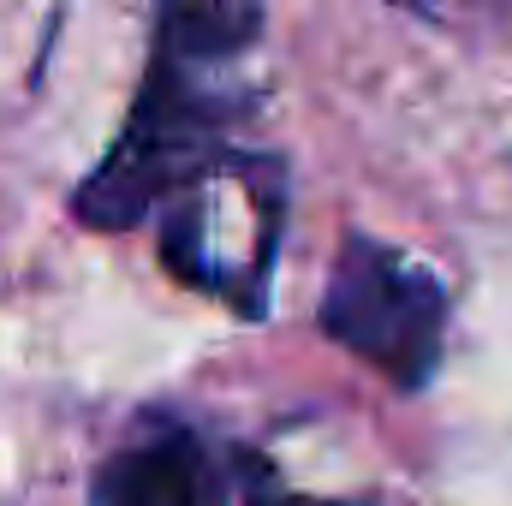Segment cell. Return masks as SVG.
<instances>
[{"mask_svg":"<svg viewBox=\"0 0 512 506\" xmlns=\"http://www.w3.org/2000/svg\"><path fill=\"white\" fill-rule=\"evenodd\" d=\"M262 30L256 6H173L155 24L149 78L137 90L120 143L78 185V221L102 233H126L149 215L155 197L179 191L203 161H215V137L239 120V90L215 84L209 66L233 60Z\"/></svg>","mask_w":512,"mask_h":506,"instance_id":"cell-1","label":"cell"},{"mask_svg":"<svg viewBox=\"0 0 512 506\" xmlns=\"http://www.w3.org/2000/svg\"><path fill=\"white\" fill-rule=\"evenodd\" d=\"M280 167L262 155H215L179 185L161 256L179 280L233 298L245 316L262 310V286L280 245Z\"/></svg>","mask_w":512,"mask_h":506,"instance_id":"cell-2","label":"cell"},{"mask_svg":"<svg viewBox=\"0 0 512 506\" xmlns=\"http://www.w3.org/2000/svg\"><path fill=\"white\" fill-rule=\"evenodd\" d=\"M245 506H340V501H310V495H262V501H245Z\"/></svg>","mask_w":512,"mask_h":506,"instance_id":"cell-5","label":"cell"},{"mask_svg":"<svg viewBox=\"0 0 512 506\" xmlns=\"http://www.w3.org/2000/svg\"><path fill=\"white\" fill-rule=\"evenodd\" d=\"M227 459L179 423H155L131 435L114 459H102L90 506H221Z\"/></svg>","mask_w":512,"mask_h":506,"instance_id":"cell-4","label":"cell"},{"mask_svg":"<svg viewBox=\"0 0 512 506\" xmlns=\"http://www.w3.org/2000/svg\"><path fill=\"white\" fill-rule=\"evenodd\" d=\"M322 328L334 346L382 370L393 387H423L441 364L447 292L423 262L399 256L370 233H352L328 274Z\"/></svg>","mask_w":512,"mask_h":506,"instance_id":"cell-3","label":"cell"}]
</instances>
